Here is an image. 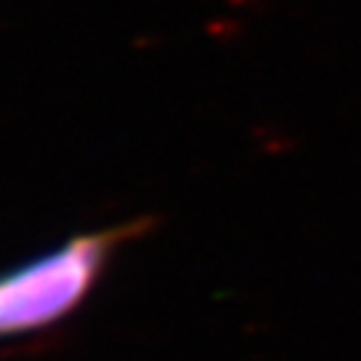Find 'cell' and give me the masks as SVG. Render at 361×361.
Instances as JSON below:
<instances>
[{
	"label": "cell",
	"mask_w": 361,
	"mask_h": 361,
	"mask_svg": "<svg viewBox=\"0 0 361 361\" xmlns=\"http://www.w3.org/2000/svg\"><path fill=\"white\" fill-rule=\"evenodd\" d=\"M131 233V225L86 233L0 276V335L38 329L75 308L99 276L113 246Z\"/></svg>",
	"instance_id": "obj_1"
}]
</instances>
